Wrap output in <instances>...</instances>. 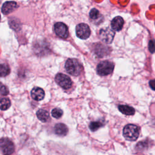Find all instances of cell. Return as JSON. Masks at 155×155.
I'll list each match as a JSON object with an SVG mask.
<instances>
[{
    "mask_svg": "<svg viewBox=\"0 0 155 155\" xmlns=\"http://www.w3.org/2000/svg\"><path fill=\"white\" fill-rule=\"evenodd\" d=\"M65 67L68 73L75 76H78L82 69L81 63L74 58L68 59L65 62Z\"/></svg>",
    "mask_w": 155,
    "mask_h": 155,
    "instance_id": "1",
    "label": "cell"
},
{
    "mask_svg": "<svg viewBox=\"0 0 155 155\" xmlns=\"http://www.w3.org/2000/svg\"><path fill=\"white\" fill-rule=\"evenodd\" d=\"M139 135V127L134 124H127L123 129V136L129 141L136 140Z\"/></svg>",
    "mask_w": 155,
    "mask_h": 155,
    "instance_id": "2",
    "label": "cell"
},
{
    "mask_svg": "<svg viewBox=\"0 0 155 155\" xmlns=\"http://www.w3.org/2000/svg\"><path fill=\"white\" fill-rule=\"evenodd\" d=\"M114 69V64L108 61H104L101 62L96 68L97 73L101 76H106L112 73Z\"/></svg>",
    "mask_w": 155,
    "mask_h": 155,
    "instance_id": "3",
    "label": "cell"
},
{
    "mask_svg": "<svg viewBox=\"0 0 155 155\" xmlns=\"http://www.w3.org/2000/svg\"><path fill=\"white\" fill-rule=\"evenodd\" d=\"M55 80L57 84L65 90L69 89L72 85V82L70 77L63 73L57 74Z\"/></svg>",
    "mask_w": 155,
    "mask_h": 155,
    "instance_id": "4",
    "label": "cell"
},
{
    "mask_svg": "<svg viewBox=\"0 0 155 155\" xmlns=\"http://www.w3.org/2000/svg\"><path fill=\"white\" fill-rule=\"evenodd\" d=\"M76 33L77 36L79 38L82 39H86L90 36L91 31L88 25L84 23H81L76 26Z\"/></svg>",
    "mask_w": 155,
    "mask_h": 155,
    "instance_id": "5",
    "label": "cell"
},
{
    "mask_svg": "<svg viewBox=\"0 0 155 155\" xmlns=\"http://www.w3.org/2000/svg\"><path fill=\"white\" fill-rule=\"evenodd\" d=\"M1 150L4 155H10L14 152V144L10 139L2 138L1 140Z\"/></svg>",
    "mask_w": 155,
    "mask_h": 155,
    "instance_id": "6",
    "label": "cell"
},
{
    "mask_svg": "<svg viewBox=\"0 0 155 155\" xmlns=\"http://www.w3.org/2000/svg\"><path fill=\"white\" fill-rule=\"evenodd\" d=\"M100 39L107 44H110L113 40L114 32L109 28H102L99 31Z\"/></svg>",
    "mask_w": 155,
    "mask_h": 155,
    "instance_id": "7",
    "label": "cell"
},
{
    "mask_svg": "<svg viewBox=\"0 0 155 155\" xmlns=\"http://www.w3.org/2000/svg\"><path fill=\"white\" fill-rule=\"evenodd\" d=\"M55 33L61 38H67L68 36L67 26L63 22H56L54 25Z\"/></svg>",
    "mask_w": 155,
    "mask_h": 155,
    "instance_id": "8",
    "label": "cell"
},
{
    "mask_svg": "<svg viewBox=\"0 0 155 155\" xmlns=\"http://www.w3.org/2000/svg\"><path fill=\"white\" fill-rule=\"evenodd\" d=\"M18 7L17 3L15 1H7L2 5L1 11L3 14L8 15L17 8Z\"/></svg>",
    "mask_w": 155,
    "mask_h": 155,
    "instance_id": "9",
    "label": "cell"
},
{
    "mask_svg": "<svg viewBox=\"0 0 155 155\" xmlns=\"http://www.w3.org/2000/svg\"><path fill=\"white\" fill-rule=\"evenodd\" d=\"M31 96L34 100L39 101L44 99L45 96V92L42 88L36 87L31 90Z\"/></svg>",
    "mask_w": 155,
    "mask_h": 155,
    "instance_id": "10",
    "label": "cell"
},
{
    "mask_svg": "<svg viewBox=\"0 0 155 155\" xmlns=\"http://www.w3.org/2000/svg\"><path fill=\"white\" fill-rule=\"evenodd\" d=\"M124 21L121 16H116L113 19L111 22V26L113 30L115 31H120L124 25Z\"/></svg>",
    "mask_w": 155,
    "mask_h": 155,
    "instance_id": "11",
    "label": "cell"
},
{
    "mask_svg": "<svg viewBox=\"0 0 155 155\" xmlns=\"http://www.w3.org/2000/svg\"><path fill=\"white\" fill-rule=\"evenodd\" d=\"M54 132L58 136H65L68 133V128L64 124L59 123L55 125Z\"/></svg>",
    "mask_w": 155,
    "mask_h": 155,
    "instance_id": "12",
    "label": "cell"
},
{
    "mask_svg": "<svg viewBox=\"0 0 155 155\" xmlns=\"http://www.w3.org/2000/svg\"><path fill=\"white\" fill-rule=\"evenodd\" d=\"M118 109L122 114L128 116L133 115L135 113V110L132 107L127 105H119L118 106Z\"/></svg>",
    "mask_w": 155,
    "mask_h": 155,
    "instance_id": "13",
    "label": "cell"
},
{
    "mask_svg": "<svg viewBox=\"0 0 155 155\" xmlns=\"http://www.w3.org/2000/svg\"><path fill=\"white\" fill-rule=\"evenodd\" d=\"M38 118L42 122H45L49 119L48 112L44 109H39L36 112Z\"/></svg>",
    "mask_w": 155,
    "mask_h": 155,
    "instance_id": "14",
    "label": "cell"
},
{
    "mask_svg": "<svg viewBox=\"0 0 155 155\" xmlns=\"http://www.w3.org/2000/svg\"><path fill=\"white\" fill-rule=\"evenodd\" d=\"M11 105V102L8 98L3 97L1 100V110H7Z\"/></svg>",
    "mask_w": 155,
    "mask_h": 155,
    "instance_id": "15",
    "label": "cell"
},
{
    "mask_svg": "<svg viewBox=\"0 0 155 155\" xmlns=\"http://www.w3.org/2000/svg\"><path fill=\"white\" fill-rule=\"evenodd\" d=\"M104 125L103 121H96L91 122L89 125V128L92 131H95L98 130L100 127Z\"/></svg>",
    "mask_w": 155,
    "mask_h": 155,
    "instance_id": "16",
    "label": "cell"
},
{
    "mask_svg": "<svg viewBox=\"0 0 155 155\" xmlns=\"http://www.w3.org/2000/svg\"><path fill=\"white\" fill-rule=\"evenodd\" d=\"M0 71H1V76L2 77L6 76L10 73V68L9 67L5 64H1L0 66Z\"/></svg>",
    "mask_w": 155,
    "mask_h": 155,
    "instance_id": "17",
    "label": "cell"
},
{
    "mask_svg": "<svg viewBox=\"0 0 155 155\" xmlns=\"http://www.w3.org/2000/svg\"><path fill=\"white\" fill-rule=\"evenodd\" d=\"M63 114V111L59 108H55L51 111V115L53 117L58 119L61 117Z\"/></svg>",
    "mask_w": 155,
    "mask_h": 155,
    "instance_id": "18",
    "label": "cell"
},
{
    "mask_svg": "<svg viewBox=\"0 0 155 155\" xmlns=\"http://www.w3.org/2000/svg\"><path fill=\"white\" fill-rule=\"evenodd\" d=\"M90 17L91 19H93V20H97L99 16H101L100 13H99V12L96 9V8H93L90 10Z\"/></svg>",
    "mask_w": 155,
    "mask_h": 155,
    "instance_id": "19",
    "label": "cell"
},
{
    "mask_svg": "<svg viewBox=\"0 0 155 155\" xmlns=\"http://www.w3.org/2000/svg\"><path fill=\"white\" fill-rule=\"evenodd\" d=\"M148 49L151 53L155 52V41L151 40L149 42Z\"/></svg>",
    "mask_w": 155,
    "mask_h": 155,
    "instance_id": "20",
    "label": "cell"
},
{
    "mask_svg": "<svg viewBox=\"0 0 155 155\" xmlns=\"http://www.w3.org/2000/svg\"><path fill=\"white\" fill-rule=\"evenodd\" d=\"M1 93L2 95H7L8 94V90L6 86L3 85L1 87Z\"/></svg>",
    "mask_w": 155,
    "mask_h": 155,
    "instance_id": "21",
    "label": "cell"
},
{
    "mask_svg": "<svg viewBox=\"0 0 155 155\" xmlns=\"http://www.w3.org/2000/svg\"><path fill=\"white\" fill-rule=\"evenodd\" d=\"M149 85L151 88L155 91V80H151L149 82Z\"/></svg>",
    "mask_w": 155,
    "mask_h": 155,
    "instance_id": "22",
    "label": "cell"
}]
</instances>
